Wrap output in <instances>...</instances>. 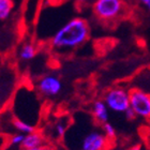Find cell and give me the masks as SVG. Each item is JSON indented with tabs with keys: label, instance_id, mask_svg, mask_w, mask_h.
<instances>
[{
	"label": "cell",
	"instance_id": "obj_9",
	"mask_svg": "<svg viewBox=\"0 0 150 150\" xmlns=\"http://www.w3.org/2000/svg\"><path fill=\"white\" fill-rule=\"evenodd\" d=\"M37 47L33 43L31 42H26L19 47L18 50V59L21 61H24V62H27V61H31L33 58L37 55Z\"/></svg>",
	"mask_w": 150,
	"mask_h": 150
},
{
	"label": "cell",
	"instance_id": "obj_20",
	"mask_svg": "<svg viewBox=\"0 0 150 150\" xmlns=\"http://www.w3.org/2000/svg\"><path fill=\"white\" fill-rule=\"evenodd\" d=\"M147 9H148V10H149V11H150V3H149V4H148V6H147Z\"/></svg>",
	"mask_w": 150,
	"mask_h": 150
},
{
	"label": "cell",
	"instance_id": "obj_7",
	"mask_svg": "<svg viewBox=\"0 0 150 150\" xmlns=\"http://www.w3.org/2000/svg\"><path fill=\"white\" fill-rule=\"evenodd\" d=\"M91 112H92L94 120L98 123H100V125H103V123L107 122L108 119H110V108L107 107L106 103H105L104 100L96 101L92 104Z\"/></svg>",
	"mask_w": 150,
	"mask_h": 150
},
{
	"label": "cell",
	"instance_id": "obj_17",
	"mask_svg": "<svg viewBox=\"0 0 150 150\" xmlns=\"http://www.w3.org/2000/svg\"><path fill=\"white\" fill-rule=\"evenodd\" d=\"M91 0H75V2L77 3L78 6H86L90 2Z\"/></svg>",
	"mask_w": 150,
	"mask_h": 150
},
{
	"label": "cell",
	"instance_id": "obj_18",
	"mask_svg": "<svg viewBox=\"0 0 150 150\" xmlns=\"http://www.w3.org/2000/svg\"><path fill=\"white\" fill-rule=\"evenodd\" d=\"M128 150H142V145L135 144V145H133V146H131Z\"/></svg>",
	"mask_w": 150,
	"mask_h": 150
},
{
	"label": "cell",
	"instance_id": "obj_11",
	"mask_svg": "<svg viewBox=\"0 0 150 150\" xmlns=\"http://www.w3.org/2000/svg\"><path fill=\"white\" fill-rule=\"evenodd\" d=\"M14 8L13 0H0V21H6L11 16Z\"/></svg>",
	"mask_w": 150,
	"mask_h": 150
},
{
	"label": "cell",
	"instance_id": "obj_12",
	"mask_svg": "<svg viewBox=\"0 0 150 150\" xmlns=\"http://www.w3.org/2000/svg\"><path fill=\"white\" fill-rule=\"evenodd\" d=\"M68 129V121L66 119H60L54 125L53 127V135L56 138H60L64 136Z\"/></svg>",
	"mask_w": 150,
	"mask_h": 150
},
{
	"label": "cell",
	"instance_id": "obj_1",
	"mask_svg": "<svg viewBox=\"0 0 150 150\" xmlns=\"http://www.w3.org/2000/svg\"><path fill=\"white\" fill-rule=\"evenodd\" d=\"M90 38L89 23L83 17H74L57 30L50 39V47L64 53L84 45Z\"/></svg>",
	"mask_w": 150,
	"mask_h": 150
},
{
	"label": "cell",
	"instance_id": "obj_19",
	"mask_svg": "<svg viewBox=\"0 0 150 150\" xmlns=\"http://www.w3.org/2000/svg\"><path fill=\"white\" fill-rule=\"evenodd\" d=\"M139 2H141V3H143V4H144V6H147L148 4H149V3H150V0H139Z\"/></svg>",
	"mask_w": 150,
	"mask_h": 150
},
{
	"label": "cell",
	"instance_id": "obj_6",
	"mask_svg": "<svg viewBox=\"0 0 150 150\" xmlns=\"http://www.w3.org/2000/svg\"><path fill=\"white\" fill-rule=\"evenodd\" d=\"M110 142L103 131L92 130L81 137L79 150H106Z\"/></svg>",
	"mask_w": 150,
	"mask_h": 150
},
{
	"label": "cell",
	"instance_id": "obj_14",
	"mask_svg": "<svg viewBox=\"0 0 150 150\" xmlns=\"http://www.w3.org/2000/svg\"><path fill=\"white\" fill-rule=\"evenodd\" d=\"M24 138H25V134L18 132L17 134H14L11 136V138H10V145L11 146H22Z\"/></svg>",
	"mask_w": 150,
	"mask_h": 150
},
{
	"label": "cell",
	"instance_id": "obj_16",
	"mask_svg": "<svg viewBox=\"0 0 150 150\" xmlns=\"http://www.w3.org/2000/svg\"><path fill=\"white\" fill-rule=\"evenodd\" d=\"M26 150H52V149L48 146H46V145H42V146H39V147L31 148V149H26Z\"/></svg>",
	"mask_w": 150,
	"mask_h": 150
},
{
	"label": "cell",
	"instance_id": "obj_13",
	"mask_svg": "<svg viewBox=\"0 0 150 150\" xmlns=\"http://www.w3.org/2000/svg\"><path fill=\"white\" fill-rule=\"evenodd\" d=\"M102 130H103L104 134L106 135L107 138H108L110 141H114L116 138V135H117L116 129L110 122L107 121V122H105V123H103V125H102Z\"/></svg>",
	"mask_w": 150,
	"mask_h": 150
},
{
	"label": "cell",
	"instance_id": "obj_3",
	"mask_svg": "<svg viewBox=\"0 0 150 150\" xmlns=\"http://www.w3.org/2000/svg\"><path fill=\"white\" fill-rule=\"evenodd\" d=\"M104 101L110 112L125 114L130 108V90L123 87H114L104 96Z\"/></svg>",
	"mask_w": 150,
	"mask_h": 150
},
{
	"label": "cell",
	"instance_id": "obj_5",
	"mask_svg": "<svg viewBox=\"0 0 150 150\" xmlns=\"http://www.w3.org/2000/svg\"><path fill=\"white\" fill-rule=\"evenodd\" d=\"M63 85L56 74H46L40 77L35 83V90L40 96L47 99L55 98L62 91Z\"/></svg>",
	"mask_w": 150,
	"mask_h": 150
},
{
	"label": "cell",
	"instance_id": "obj_15",
	"mask_svg": "<svg viewBox=\"0 0 150 150\" xmlns=\"http://www.w3.org/2000/svg\"><path fill=\"white\" fill-rule=\"evenodd\" d=\"M125 118L128 119V120H133V119H135L136 117H137V116H136V114H135V112L132 110L131 107H130L129 110H125Z\"/></svg>",
	"mask_w": 150,
	"mask_h": 150
},
{
	"label": "cell",
	"instance_id": "obj_4",
	"mask_svg": "<svg viewBox=\"0 0 150 150\" xmlns=\"http://www.w3.org/2000/svg\"><path fill=\"white\" fill-rule=\"evenodd\" d=\"M130 107L137 117L150 122V93L139 88L130 89Z\"/></svg>",
	"mask_w": 150,
	"mask_h": 150
},
{
	"label": "cell",
	"instance_id": "obj_8",
	"mask_svg": "<svg viewBox=\"0 0 150 150\" xmlns=\"http://www.w3.org/2000/svg\"><path fill=\"white\" fill-rule=\"evenodd\" d=\"M44 143H45V139H44V136L42 135V133L38 131H33L29 134H25V138H24V142H23L21 147L24 150L31 149V148L45 145Z\"/></svg>",
	"mask_w": 150,
	"mask_h": 150
},
{
	"label": "cell",
	"instance_id": "obj_10",
	"mask_svg": "<svg viewBox=\"0 0 150 150\" xmlns=\"http://www.w3.org/2000/svg\"><path fill=\"white\" fill-rule=\"evenodd\" d=\"M13 127L23 134H29L31 132L35 131V127L32 123L28 121H25L21 118H14L13 119Z\"/></svg>",
	"mask_w": 150,
	"mask_h": 150
},
{
	"label": "cell",
	"instance_id": "obj_2",
	"mask_svg": "<svg viewBox=\"0 0 150 150\" xmlns=\"http://www.w3.org/2000/svg\"><path fill=\"white\" fill-rule=\"evenodd\" d=\"M94 17L102 23H114L123 16L125 0H94L91 6Z\"/></svg>",
	"mask_w": 150,
	"mask_h": 150
}]
</instances>
